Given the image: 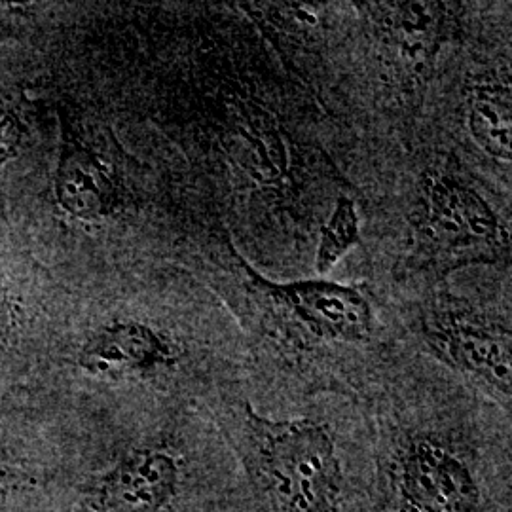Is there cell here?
Wrapping results in <instances>:
<instances>
[{"instance_id": "obj_1", "label": "cell", "mask_w": 512, "mask_h": 512, "mask_svg": "<svg viewBox=\"0 0 512 512\" xmlns=\"http://www.w3.org/2000/svg\"><path fill=\"white\" fill-rule=\"evenodd\" d=\"M391 397L372 423L370 512H512L511 423Z\"/></svg>"}, {"instance_id": "obj_2", "label": "cell", "mask_w": 512, "mask_h": 512, "mask_svg": "<svg viewBox=\"0 0 512 512\" xmlns=\"http://www.w3.org/2000/svg\"><path fill=\"white\" fill-rule=\"evenodd\" d=\"M213 418L238 469L234 512H370V421L323 408L270 418L232 395Z\"/></svg>"}, {"instance_id": "obj_3", "label": "cell", "mask_w": 512, "mask_h": 512, "mask_svg": "<svg viewBox=\"0 0 512 512\" xmlns=\"http://www.w3.org/2000/svg\"><path fill=\"white\" fill-rule=\"evenodd\" d=\"M76 374L103 385H173L196 372L190 340L147 310L126 304L84 302L71 291L57 338Z\"/></svg>"}, {"instance_id": "obj_4", "label": "cell", "mask_w": 512, "mask_h": 512, "mask_svg": "<svg viewBox=\"0 0 512 512\" xmlns=\"http://www.w3.org/2000/svg\"><path fill=\"white\" fill-rule=\"evenodd\" d=\"M408 268L446 275L465 266L509 260V230L459 165L450 162L425 175Z\"/></svg>"}, {"instance_id": "obj_5", "label": "cell", "mask_w": 512, "mask_h": 512, "mask_svg": "<svg viewBox=\"0 0 512 512\" xmlns=\"http://www.w3.org/2000/svg\"><path fill=\"white\" fill-rule=\"evenodd\" d=\"M69 302L71 291L31 253L0 203V380L57 342Z\"/></svg>"}, {"instance_id": "obj_6", "label": "cell", "mask_w": 512, "mask_h": 512, "mask_svg": "<svg viewBox=\"0 0 512 512\" xmlns=\"http://www.w3.org/2000/svg\"><path fill=\"white\" fill-rule=\"evenodd\" d=\"M421 353L446 372L486 393L511 414L512 336L509 321L459 302L442 300L412 323Z\"/></svg>"}, {"instance_id": "obj_7", "label": "cell", "mask_w": 512, "mask_h": 512, "mask_svg": "<svg viewBox=\"0 0 512 512\" xmlns=\"http://www.w3.org/2000/svg\"><path fill=\"white\" fill-rule=\"evenodd\" d=\"M52 128V109L38 93L37 67L0 2V184Z\"/></svg>"}, {"instance_id": "obj_8", "label": "cell", "mask_w": 512, "mask_h": 512, "mask_svg": "<svg viewBox=\"0 0 512 512\" xmlns=\"http://www.w3.org/2000/svg\"><path fill=\"white\" fill-rule=\"evenodd\" d=\"M456 4L446 2H370L365 12L382 37L414 63H429L452 35Z\"/></svg>"}, {"instance_id": "obj_9", "label": "cell", "mask_w": 512, "mask_h": 512, "mask_svg": "<svg viewBox=\"0 0 512 512\" xmlns=\"http://www.w3.org/2000/svg\"><path fill=\"white\" fill-rule=\"evenodd\" d=\"M224 147L255 183L275 188L289 181L291 148L268 110L241 105L228 122Z\"/></svg>"}, {"instance_id": "obj_10", "label": "cell", "mask_w": 512, "mask_h": 512, "mask_svg": "<svg viewBox=\"0 0 512 512\" xmlns=\"http://www.w3.org/2000/svg\"><path fill=\"white\" fill-rule=\"evenodd\" d=\"M467 128L488 156L511 162V90L505 84L476 86L467 99Z\"/></svg>"}, {"instance_id": "obj_11", "label": "cell", "mask_w": 512, "mask_h": 512, "mask_svg": "<svg viewBox=\"0 0 512 512\" xmlns=\"http://www.w3.org/2000/svg\"><path fill=\"white\" fill-rule=\"evenodd\" d=\"M359 243L361 219L357 213V205L348 196H340L330 213L329 220L321 230V238L315 253V272L319 275L329 274L330 270Z\"/></svg>"}]
</instances>
